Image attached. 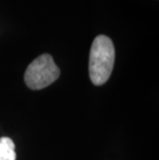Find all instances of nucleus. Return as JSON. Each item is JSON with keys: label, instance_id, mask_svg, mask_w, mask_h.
I'll return each mask as SVG.
<instances>
[{"label": "nucleus", "instance_id": "obj_1", "mask_svg": "<svg viewBox=\"0 0 159 160\" xmlns=\"http://www.w3.org/2000/svg\"><path fill=\"white\" fill-rule=\"evenodd\" d=\"M115 63V48L110 37L98 35L93 40L89 56V76L96 86L103 85L111 77Z\"/></svg>", "mask_w": 159, "mask_h": 160}, {"label": "nucleus", "instance_id": "obj_2", "mask_svg": "<svg viewBox=\"0 0 159 160\" xmlns=\"http://www.w3.org/2000/svg\"><path fill=\"white\" fill-rule=\"evenodd\" d=\"M60 70L49 54L37 57L25 71V83L30 89L39 90L50 86L59 78Z\"/></svg>", "mask_w": 159, "mask_h": 160}, {"label": "nucleus", "instance_id": "obj_3", "mask_svg": "<svg viewBox=\"0 0 159 160\" xmlns=\"http://www.w3.org/2000/svg\"><path fill=\"white\" fill-rule=\"evenodd\" d=\"M0 160H16V147L9 138H0Z\"/></svg>", "mask_w": 159, "mask_h": 160}]
</instances>
